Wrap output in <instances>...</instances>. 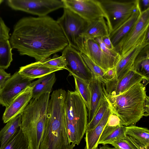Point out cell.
I'll return each instance as SVG.
<instances>
[{"mask_svg": "<svg viewBox=\"0 0 149 149\" xmlns=\"http://www.w3.org/2000/svg\"><path fill=\"white\" fill-rule=\"evenodd\" d=\"M12 49L42 61L63 50L68 41L57 21L46 16L25 17L15 24L9 39Z\"/></svg>", "mask_w": 149, "mask_h": 149, "instance_id": "1", "label": "cell"}, {"mask_svg": "<svg viewBox=\"0 0 149 149\" xmlns=\"http://www.w3.org/2000/svg\"><path fill=\"white\" fill-rule=\"evenodd\" d=\"M67 92L64 89L54 91L48 103L44 129L39 149H73L65 121V100Z\"/></svg>", "mask_w": 149, "mask_h": 149, "instance_id": "2", "label": "cell"}, {"mask_svg": "<svg viewBox=\"0 0 149 149\" xmlns=\"http://www.w3.org/2000/svg\"><path fill=\"white\" fill-rule=\"evenodd\" d=\"M103 93L111 113L119 118L121 125H134L143 116L149 115V97L141 82L116 95Z\"/></svg>", "mask_w": 149, "mask_h": 149, "instance_id": "3", "label": "cell"}, {"mask_svg": "<svg viewBox=\"0 0 149 149\" xmlns=\"http://www.w3.org/2000/svg\"><path fill=\"white\" fill-rule=\"evenodd\" d=\"M50 93L32 98L21 113L20 126L30 149H39L45 123Z\"/></svg>", "mask_w": 149, "mask_h": 149, "instance_id": "4", "label": "cell"}, {"mask_svg": "<svg viewBox=\"0 0 149 149\" xmlns=\"http://www.w3.org/2000/svg\"><path fill=\"white\" fill-rule=\"evenodd\" d=\"M65 121L70 142L79 145L85 133L88 124L86 105L76 91L68 90L65 100Z\"/></svg>", "mask_w": 149, "mask_h": 149, "instance_id": "5", "label": "cell"}, {"mask_svg": "<svg viewBox=\"0 0 149 149\" xmlns=\"http://www.w3.org/2000/svg\"><path fill=\"white\" fill-rule=\"evenodd\" d=\"M62 16L56 21L61 27L68 45L81 52L84 34L88 22L69 9L64 8Z\"/></svg>", "mask_w": 149, "mask_h": 149, "instance_id": "6", "label": "cell"}, {"mask_svg": "<svg viewBox=\"0 0 149 149\" xmlns=\"http://www.w3.org/2000/svg\"><path fill=\"white\" fill-rule=\"evenodd\" d=\"M99 0L109 19V34L129 19L140 5L139 0Z\"/></svg>", "mask_w": 149, "mask_h": 149, "instance_id": "7", "label": "cell"}, {"mask_svg": "<svg viewBox=\"0 0 149 149\" xmlns=\"http://www.w3.org/2000/svg\"><path fill=\"white\" fill-rule=\"evenodd\" d=\"M149 8L142 11L130 31L114 48L120 56L131 48L147 42L149 36Z\"/></svg>", "mask_w": 149, "mask_h": 149, "instance_id": "8", "label": "cell"}, {"mask_svg": "<svg viewBox=\"0 0 149 149\" xmlns=\"http://www.w3.org/2000/svg\"><path fill=\"white\" fill-rule=\"evenodd\" d=\"M7 5L13 10L21 11L39 17L61 8H64L62 0H7Z\"/></svg>", "mask_w": 149, "mask_h": 149, "instance_id": "9", "label": "cell"}, {"mask_svg": "<svg viewBox=\"0 0 149 149\" xmlns=\"http://www.w3.org/2000/svg\"><path fill=\"white\" fill-rule=\"evenodd\" d=\"M65 8L83 19L90 22L103 17L106 20L109 29L108 17L99 0H62Z\"/></svg>", "mask_w": 149, "mask_h": 149, "instance_id": "10", "label": "cell"}, {"mask_svg": "<svg viewBox=\"0 0 149 149\" xmlns=\"http://www.w3.org/2000/svg\"><path fill=\"white\" fill-rule=\"evenodd\" d=\"M62 56L65 61V69L70 75L88 83L92 79L93 74L83 61L80 52L68 45L63 50Z\"/></svg>", "mask_w": 149, "mask_h": 149, "instance_id": "11", "label": "cell"}, {"mask_svg": "<svg viewBox=\"0 0 149 149\" xmlns=\"http://www.w3.org/2000/svg\"><path fill=\"white\" fill-rule=\"evenodd\" d=\"M32 81L18 71L15 72L0 88L1 104L8 107L18 95L29 86Z\"/></svg>", "mask_w": 149, "mask_h": 149, "instance_id": "12", "label": "cell"}, {"mask_svg": "<svg viewBox=\"0 0 149 149\" xmlns=\"http://www.w3.org/2000/svg\"><path fill=\"white\" fill-rule=\"evenodd\" d=\"M144 80L145 79L143 76L132 69L119 80L114 77L102 82L103 93L109 95H116Z\"/></svg>", "mask_w": 149, "mask_h": 149, "instance_id": "13", "label": "cell"}, {"mask_svg": "<svg viewBox=\"0 0 149 149\" xmlns=\"http://www.w3.org/2000/svg\"><path fill=\"white\" fill-rule=\"evenodd\" d=\"M81 52L105 71L114 68L119 59L112 57L104 52L94 38H84Z\"/></svg>", "mask_w": 149, "mask_h": 149, "instance_id": "14", "label": "cell"}, {"mask_svg": "<svg viewBox=\"0 0 149 149\" xmlns=\"http://www.w3.org/2000/svg\"><path fill=\"white\" fill-rule=\"evenodd\" d=\"M33 87L29 86L18 95L6 108L2 116L4 123L20 114L32 98Z\"/></svg>", "mask_w": 149, "mask_h": 149, "instance_id": "15", "label": "cell"}, {"mask_svg": "<svg viewBox=\"0 0 149 149\" xmlns=\"http://www.w3.org/2000/svg\"><path fill=\"white\" fill-rule=\"evenodd\" d=\"M149 45V42H146L133 47L123 55L120 56L114 67L115 77L117 79L122 78L132 69L138 55L145 47Z\"/></svg>", "mask_w": 149, "mask_h": 149, "instance_id": "16", "label": "cell"}, {"mask_svg": "<svg viewBox=\"0 0 149 149\" xmlns=\"http://www.w3.org/2000/svg\"><path fill=\"white\" fill-rule=\"evenodd\" d=\"M91 92L90 109L88 112V124L92 120L100 105L104 98L102 82L93 76L89 83Z\"/></svg>", "mask_w": 149, "mask_h": 149, "instance_id": "17", "label": "cell"}, {"mask_svg": "<svg viewBox=\"0 0 149 149\" xmlns=\"http://www.w3.org/2000/svg\"><path fill=\"white\" fill-rule=\"evenodd\" d=\"M111 113L109 107L96 126L91 130L86 131L85 138L86 146L84 149H95L98 147L100 137Z\"/></svg>", "mask_w": 149, "mask_h": 149, "instance_id": "18", "label": "cell"}, {"mask_svg": "<svg viewBox=\"0 0 149 149\" xmlns=\"http://www.w3.org/2000/svg\"><path fill=\"white\" fill-rule=\"evenodd\" d=\"M141 10L140 4L135 11L126 21L109 35L111 43L115 48L130 31L138 19Z\"/></svg>", "mask_w": 149, "mask_h": 149, "instance_id": "19", "label": "cell"}, {"mask_svg": "<svg viewBox=\"0 0 149 149\" xmlns=\"http://www.w3.org/2000/svg\"><path fill=\"white\" fill-rule=\"evenodd\" d=\"M60 70L49 68L41 61H36L20 67L18 72L22 76L33 80Z\"/></svg>", "mask_w": 149, "mask_h": 149, "instance_id": "20", "label": "cell"}, {"mask_svg": "<svg viewBox=\"0 0 149 149\" xmlns=\"http://www.w3.org/2000/svg\"><path fill=\"white\" fill-rule=\"evenodd\" d=\"M109 31L105 19L101 18L90 22L88 24L84 34L85 39L102 38L109 36Z\"/></svg>", "mask_w": 149, "mask_h": 149, "instance_id": "21", "label": "cell"}, {"mask_svg": "<svg viewBox=\"0 0 149 149\" xmlns=\"http://www.w3.org/2000/svg\"><path fill=\"white\" fill-rule=\"evenodd\" d=\"M56 79L54 72L40 78L31 83L29 86L33 87L32 98L39 97L45 93H50Z\"/></svg>", "mask_w": 149, "mask_h": 149, "instance_id": "22", "label": "cell"}, {"mask_svg": "<svg viewBox=\"0 0 149 149\" xmlns=\"http://www.w3.org/2000/svg\"><path fill=\"white\" fill-rule=\"evenodd\" d=\"M149 45L145 47L138 55L132 68L148 81L149 80Z\"/></svg>", "mask_w": 149, "mask_h": 149, "instance_id": "23", "label": "cell"}, {"mask_svg": "<svg viewBox=\"0 0 149 149\" xmlns=\"http://www.w3.org/2000/svg\"><path fill=\"white\" fill-rule=\"evenodd\" d=\"M22 117L19 114L7 123L5 126L0 131V148H2L10 138L20 127Z\"/></svg>", "mask_w": 149, "mask_h": 149, "instance_id": "24", "label": "cell"}, {"mask_svg": "<svg viewBox=\"0 0 149 149\" xmlns=\"http://www.w3.org/2000/svg\"><path fill=\"white\" fill-rule=\"evenodd\" d=\"M0 149H30L28 141L20 127Z\"/></svg>", "mask_w": 149, "mask_h": 149, "instance_id": "25", "label": "cell"}, {"mask_svg": "<svg viewBox=\"0 0 149 149\" xmlns=\"http://www.w3.org/2000/svg\"><path fill=\"white\" fill-rule=\"evenodd\" d=\"M125 133L135 139L149 149V130L146 128L134 125L126 127Z\"/></svg>", "mask_w": 149, "mask_h": 149, "instance_id": "26", "label": "cell"}, {"mask_svg": "<svg viewBox=\"0 0 149 149\" xmlns=\"http://www.w3.org/2000/svg\"><path fill=\"white\" fill-rule=\"evenodd\" d=\"M12 49L9 40L0 38V68L7 69L10 65Z\"/></svg>", "mask_w": 149, "mask_h": 149, "instance_id": "27", "label": "cell"}, {"mask_svg": "<svg viewBox=\"0 0 149 149\" xmlns=\"http://www.w3.org/2000/svg\"><path fill=\"white\" fill-rule=\"evenodd\" d=\"M73 77L75 84V91L78 93L82 98L86 105L88 111L90 109L91 98L89 83L77 77Z\"/></svg>", "mask_w": 149, "mask_h": 149, "instance_id": "28", "label": "cell"}, {"mask_svg": "<svg viewBox=\"0 0 149 149\" xmlns=\"http://www.w3.org/2000/svg\"><path fill=\"white\" fill-rule=\"evenodd\" d=\"M80 53L83 61L92 72L93 76L102 82H104L105 81L104 76L106 71L100 67L84 54Z\"/></svg>", "mask_w": 149, "mask_h": 149, "instance_id": "29", "label": "cell"}, {"mask_svg": "<svg viewBox=\"0 0 149 149\" xmlns=\"http://www.w3.org/2000/svg\"><path fill=\"white\" fill-rule=\"evenodd\" d=\"M109 107V104L104 97L92 120L87 124L86 131L91 130L95 127L100 122L105 111Z\"/></svg>", "mask_w": 149, "mask_h": 149, "instance_id": "30", "label": "cell"}, {"mask_svg": "<svg viewBox=\"0 0 149 149\" xmlns=\"http://www.w3.org/2000/svg\"><path fill=\"white\" fill-rule=\"evenodd\" d=\"M126 126L120 125L107 136L100 143L103 145L111 144L112 143L121 139H125Z\"/></svg>", "mask_w": 149, "mask_h": 149, "instance_id": "31", "label": "cell"}, {"mask_svg": "<svg viewBox=\"0 0 149 149\" xmlns=\"http://www.w3.org/2000/svg\"><path fill=\"white\" fill-rule=\"evenodd\" d=\"M45 66L52 68L62 70L65 68V63L63 57L55 54L52 58H49L41 61Z\"/></svg>", "mask_w": 149, "mask_h": 149, "instance_id": "32", "label": "cell"}, {"mask_svg": "<svg viewBox=\"0 0 149 149\" xmlns=\"http://www.w3.org/2000/svg\"><path fill=\"white\" fill-rule=\"evenodd\" d=\"M95 40L98 44L102 50L107 54L113 57L119 59L120 55L114 50L109 48L103 42L102 38L97 37L94 38Z\"/></svg>", "mask_w": 149, "mask_h": 149, "instance_id": "33", "label": "cell"}, {"mask_svg": "<svg viewBox=\"0 0 149 149\" xmlns=\"http://www.w3.org/2000/svg\"><path fill=\"white\" fill-rule=\"evenodd\" d=\"M110 144L116 149H137L132 143L126 138L115 141Z\"/></svg>", "mask_w": 149, "mask_h": 149, "instance_id": "34", "label": "cell"}, {"mask_svg": "<svg viewBox=\"0 0 149 149\" xmlns=\"http://www.w3.org/2000/svg\"><path fill=\"white\" fill-rule=\"evenodd\" d=\"M10 29L6 24L3 20L0 17V38L9 40Z\"/></svg>", "mask_w": 149, "mask_h": 149, "instance_id": "35", "label": "cell"}, {"mask_svg": "<svg viewBox=\"0 0 149 149\" xmlns=\"http://www.w3.org/2000/svg\"><path fill=\"white\" fill-rule=\"evenodd\" d=\"M106 125L110 127H117L121 125L120 119L116 115L111 113L109 116Z\"/></svg>", "mask_w": 149, "mask_h": 149, "instance_id": "36", "label": "cell"}, {"mask_svg": "<svg viewBox=\"0 0 149 149\" xmlns=\"http://www.w3.org/2000/svg\"><path fill=\"white\" fill-rule=\"evenodd\" d=\"M4 70L0 68V88L11 76L10 74L6 72Z\"/></svg>", "mask_w": 149, "mask_h": 149, "instance_id": "37", "label": "cell"}, {"mask_svg": "<svg viewBox=\"0 0 149 149\" xmlns=\"http://www.w3.org/2000/svg\"><path fill=\"white\" fill-rule=\"evenodd\" d=\"M126 139L132 143L137 149H148L132 137L126 135Z\"/></svg>", "mask_w": 149, "mask_h": 149, "instance_id": "38", "label": "cell"}, {"mask_svg": "<svg viewBox=\"0 0 149 149\" xmlns=\"http://www.w3.org/2000/svg\"><path fill=\"white\" fill-rule=\"evenodd\" d=\"M115 73L114 68L108 69L106 71L104 76L105 80L112 79L115 77Z\"/></svg>", "mask_w": 149, "mask_h": 149, "instance_id": "39", "label": "cell"}, {"mask_svg": "<svg viewBox=\"0 0 149 149\" xmlns=\"http://www.w3.org/2000/svg\"><path fill=\"white\" fill-rule=\"evenodd\" d=\"M102 39L104 44L109 48L114 50V48L111 43L109 36L102 38Z\"/></svg>", "mask_w": 149, "mask_h": 149, "instance_id": "40", "label": "cell"}, {"mask_svg": "<svg viewBox=\"0 0 149 149\" xmlns=\"http://www.w3.org/2000/svg\"><path fill=\"white\" fill-rule=\"evenodd\" d=\"M141 1L144 8L143 10L149 8V0H142Z\"/></svg>", "mask_w": 149, "mask_h": 149, "instance_id": "41", "label": "cell"}, {"mask_svg": "<svg viewBox=\"0 0 149 149\" xmlns=\"http://www.w3.org/2000/svg\"><path fill=\"white\" fill-rule=\"evenodd\" d=\"M95 149H116L114 147H110L108 146L105 145L103 146L100 148L97 147Z\"/></svg>", "mask_w": 149, "mask_h": 149, "instance_id": "42", "label": "cell"}, {"mask_svg": "<svg viewBox=\"0 0 149 149\" xmlns=\"http://www.w3.org/2000/svg\"><path fill=\"white\" fill-rule=\"evenodd\" d=\"M4 1L3 0H0V5Z\"/></svg>", "mask_w": 149, "mask_h": 149, "instance_id": "43", "label": "cell"}, {"mask_svg": "<svg viewBox=\"0 0 149 149\" xmlns=\"http://www.w3.org/2000/svg\"><path fill=\"white\" fill-rule=\"evenodd\" d=\"M0 105H1V104H0Z\"/></svg>", "mask_w": 149, "mask_h": 149, "instance_id": "44", "label": "cell"}]
</instances>
